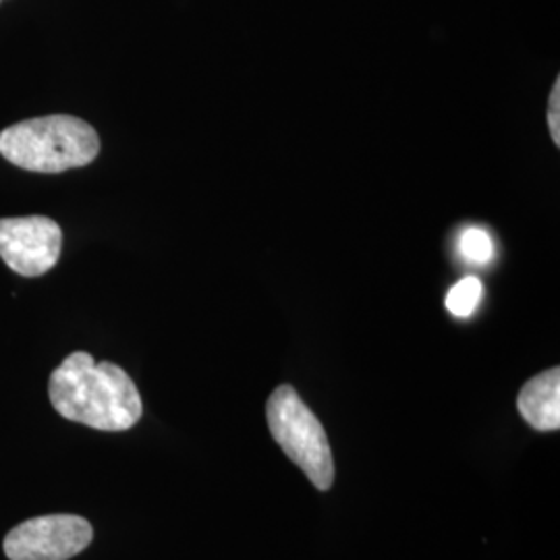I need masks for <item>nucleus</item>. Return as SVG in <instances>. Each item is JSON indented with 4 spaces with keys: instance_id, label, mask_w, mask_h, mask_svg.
Masks as SVG:
<instances>
[{
    "instance_id": "1",
    "label": "nucleus",
    "mask_w": 560,
    "mask_h": 560,
    "mask_svg": "<svg viewBox=\"0 0 560 560\" xmlns=\"http://www.w3.org/2000/svg\"><path fill=\"white\" fill-rule=\"evenodd\" d=\"M48 395L65 420L102 432H125L143 413L140 390L131 376L113 361L96 363L85 351L62 360L50 374Z\"/></svg>"
},
{
    "instance_id": "2",
    "label": "nucleus",
    "mask_w": 560,
    "mask_h": 560,
    "mask_svg": "<svg viewBox=\"0 0 560 560\" xmlns=\"http://www.w3.org/2000/svg\"><path fill=\"white\" fill-rule=\"evenodd\" d=\"M0 154L32 173H65L88 166L101 154L96 129L71 115L21 120L0 133Z\"/></svg>"
},
{
    "instance_id": "3",
    "label": "nucleus",
    "mask_w": 560,
    "mask_h": 560,
    "mask_svg": "<svg viewBox=\"0 0 560 560\" xmlns=\"http://www.w3.org/2000/svg\"><path fill=\"white\" fill-rule=\"evenodd\" d=\"M266 421L282 453L318 490H330L335 481L330 441L316 413L303 402L291 384H282L270 395L266 402Z\"/></svg>"
},
{
    "instance_id": "4",
    "label": "nucleus",
    "mask_w": 560,
    "mask_h": 560,
    "mask_svg": "<svg viewBox=\"0 0 560 560\" xmlns=\"http://www.w3.org/2000/svg\"><path fill=\"white\" fill-rule=\"evenodd\" d=\"M94 538L90 521L80 515H44L23 521L4 538L9 560H69Z\"/></svg>"
},
{
    "instance_id": "5",
    "label": "nucleus",
    "mask_w": 560,
    "mask_h": 560,
    "mask_svg": "<svg viewBox=\"0 0 560 560\" xmlns=\"http://www.w3.org/2000/svg\"><path fill=\"white\" fill-rule=\"evenodd\" d=\"M62 231L46 217L0 219V258L21 277L46 275L59 261Z\"/></svg>"
},
{
    "instance_id": "6",
    "label": "nucleus",
    "mask_w": 560,
    "mask_h": 560,
    "mask_svg": "<svg viewBox=\"0 0 560 560\" xmlns=\"http://www.w3.org/2000/svg\"><path fill=\"white\" fill-rule=\"evenodd\" d=\"M521 418L538 432H557L560 428V370H546L525 382L517 397Z\"/></svg>"
},
{
    "instance_id": "7",
    "label": "nucleus",
    "mask_w": 560,
    "mask_h": 560,
    "mask_svg": "<svg viewBox=\"0 0 560 560\" xmlns=\"http://www.w3.org/2000/svg\"><path fill=\"white\" fill-rule=\"evenodd\" d=\"M483 298V284L478 277L460 279L446 295V310L457 318H469Z\"/></svg>"
},
{
    "instance_id": "8",
    "label": "nucleus",
    "mask_w": 560,
    "mask_h": 560,
    "mask_svg": "<svg viewBox=\"0 0 560 560\" xmlns=\"http://www.w3.org/2000/svg\"><path fill=\"white\" fill-rule=\"evenodd\" d=\"M460 256L471 264H486L494 256V243L481 226H469L460 233L459 237Z\"/></svg>"
},
{
    "instance_id": "9",
    "label": "nucleus",
    "mask_w": 560,
    "mask_h": 560,
    "mask_svg": "<svg viewBox=\"0 0 560 560\" xmlns=\"http://www.w3.org/2000/svg\"><path fill=\"white\" fill-rule=\"evenodd\" d=\"M548 127L555 145H560V80L555 81V88L550 92L548 101Z\"/></svg>"
},
{
    "instance_id": "10",
    "label": "nucleus",
    "mask_w": 560,
    "mask_h": 560,
    "mask_svg": "<svg viewBox=\"0 0 560 560\" xmlns=\"http://www.w3.org/2000/svg\"><path fill=\"white\" fill-rule=\"evenodd\" d=\"M0 2H2V0H0Z\"/></svg>"
}]
</instances>
